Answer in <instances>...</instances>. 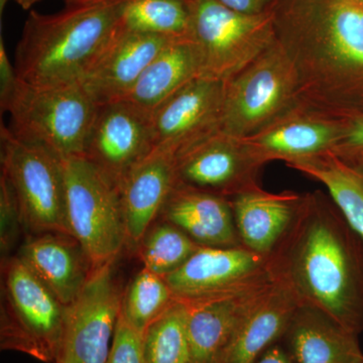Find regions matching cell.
<instances>
[{
	"mask_svg": "<svg viewBox=\"0 0 363 363\" xmlns=\"http://www.w3.org/2000/svg\"><path fill=\"white\" fill-rule=\"evenodd\" d=\"M272 278L298 307L363 331V238L328 193H305L295 218L269 255Z\"/></svg>",
	"mask_w": 363,
	"mask_h": 363,
	"instance_id": "1",
	"label": "cell"
},
{
	"mask_svg": "<svg viewBox=\"0 0 363 363\" xmlns=\"http://www.w3.org/2000/svg\"><path fill=\"white\" fill-rule=\"evenodd\" d=\"M277 42L302 104L350 121L363 114V6L355 0H274Z\"/></svg>",
	"mask_w": 363,
	"mask_h": 363,
	"instance_id": "2",
	"label": "cell"
},
{
	"mask_svg": "<svg viewBox=\"0 0 363 363\" xmlns=\"http://www.w3.org/2000/svg\"><path fill=\"white\" fill-rule=\"evenodd\" d=\"M119 30L111 0H83L52 14L30 11L16 47L18 79L39 87L81 85Z\"/></svg>",
	"mask_w": 363,
	"mask_h": 363,
	"instance_id": "3",
	"label": "cell"
},
{
	"mask_svg": "<svg viewBox=\"0 0 363 363\" xmlns=\"http://www.w3.org/2000/svg\"><path fill=\"white\" fill-rule=\"evenodd\" d=\"M64 305L21 262L2 259L0 347L44 363L58 362L65 328Z\"/></svg>",
	"mask_w": 363,
	"mask_h": 363,
	"instance_id": "4",
	"label": "cell"
},
{
	"mask_svg": "<svg viewBox=\"0 0 363 363\" xmlns=\"http://www.w3.org/2000/svg\"><path fill=\"white\" fill-rule=\"evenodd\" d=\"M98 107L81 85L39 87L21 81L6 111L9 128L60 159L83 157Z\"/></svg>",
	"mask_w": 363,
	"mask_h": 363,
	"instance_id": "5",
	"label": "cell"
},
{
	"mask_svg": "<svg viewBox=\"0 0 363 363\" xmlns=\"http://www.w3.org/2000/svg\"><path fill=\"white\" fill-rule=\"evenodd\" d=\"M1 175L11 184L23 228L32 234L71 235L62 160L45 145L23 140L1 123Z\"/></svg>",
	"mask_w": 363,
	"mask_h": 363,
	"instance_id": "6",
	"label": "cell"
},
{
	"mask_svg": "<svg viewBox=\"0 0 363 363\" xmlns=\"http://www.w3.org/2000/svg\"><path fill=\"white\" fill-rule=\"evenodd\" d=\"M61 160L69 231L95 269L116 260L128 245L118 190L86 157Z\"/></svg>",
	"mask_w": 363,
	"mask_h": 363,
	"instance_id": "7",
	"label": "cell"
},
{
	"mask_svg": "<svg viewBox=\"0 0 363 363\" xmlns=\"http://www.w3.org/2000/svg\"><path fill=\"white\" fill-rule=\"evenodd\" d=\"M191 40L201 76L228 81L277 42L274 14L238 13L216 0H190Z\"/></svg>",
	"mask_w": 363,
	"mask_h": 363,
	"instance_id": "8",
	"label": "cell"
},
{
	"mask_svg": "<svg viewBox=\"0 0 363 363\" xmlns=\"http://www.w3.org/2000/svg\"><path fill=\"white\" fill-rule=\"evenodd\" d=\"M300 102L295 69L278 42L226 81L221 130L247 138Z\"/></svg>",
	"mask_w": 363,
	"mask_h": 363,
	"instance_id": "9",
	"label": "cell"
},
{
	"mask_svg": "<svg viewBox=\"0 0 363 363\" xmlns=\"http://www.w3.org/2000/svg\"><path fill=\"white\" fill-rule=\"evenodd\" d=\"M164 279L184 304L242 295L274 283L269 257L243 245L202 247Z\"/></svg>",
	"mask_w": 363,
	"mask_h": 363,
	"instance_id": "10",
	"label": "cell"
},
{
	"mask_svg": "<svg viewBox=\"0 0 363 363\" xmlns=\"http://www.w3.org/2000/svg\"><path fill=\"white\" fill-rule=\"evenodd\" d=\"M114 262L95 269L80 295L67 306L57 363H106L123 298L114 277Z\"/></svg>",
	"mask_w": 363,
	"mask_h": 363,
	"instance_id": "11",
	"label": "cell"
},
{
	"mask_svg": "<svg viewBox=\"0 0 363 363\" xmlns=\"http://www.w3.org/2000/svg\"><path fill=\"white\" fill-rule=\"evenodd\" d=\"M177 180L188 186L233 199L260 187L266 166L245 138L218 130L175 157Z\"/></svg>",
	"mask_w": 363,
	"mask_h": 363,
	"instance_id": "12",
	"label": "cell"
},
{
	"mask_svg": "<svg viewBox=\"0 0 363 363\" xmlns=\"http://www.w3.org/2000/svg\"><path fill=\"white\" fill-rule=\"evenodd\" d=\"M154 150L150 116L117 100L98 107L83 157L118 189L124 177Z\"/></svg>",
	"mask_w": 363,
	"mask_h": 363,
	"instance_id": "13",
	"label": "cell"
},
{
	"mask_svg": "<svg viewBox=\"0 0 363 363\" xmlns=\"http://www.w3.org/2000/svg\"><path fill=\"white\" fill-rule=\"evenodd\" d=\"M226 81L199 76L152 112L155 150L176 157L221 130Z\"/></svg>",
	"mask_w": 363,
	"mask_h": 363,
	"instance_id": "14",
	"label": "cell"
},
{
	"mask_svg": "<svg viewBox=\"0 0 363 363\" xmlns=\"http://www.w3.org/2000/svg\"><path fill=\"white\" fill-rule=\"evenodd\" d=\"M348 121L298 102L266 128L245 138L264 164L297 161L333 152Z\"/></svg>",
	"mask_w": 363,
	"mask_h": 363,
	"instance_id": "15",
	"label": "cell"
},
{
	"mask_svg": "<svg viewBox=\"0 0 363 363\" xmlns=\"http://www.w3.org/2000/svg\"><path fill=\"white\" fill-rule=\"evenodd\" d=\"M172 40L121 28L81 86L98 105L123 99Z\"/></svg>",
	"mask_w": 363,
	"mask_h": 363,
	"instance_id": "16",
	"label": "cell"
},
{
	"mask_svg": "<svg viewBox=\"0 0 363 363\" xmlns=\"http://www.w3.org/2000/svg\"><path fill=\"white\" fill-rule=\"evenodd\" d=\"M175 157L154 150L119 184L128 245L138 247L175 189Z\"/></svg>",
	"mask_w": 363,
	"mask_h": 363,
	"instance_id": "17",
	"label": "cell"
},
{
	"mask_svg": "<svg viewBox=\"0 0 363 363\" xmlns=\"http://www.w3.org/2000/svg\"><path fill=\"white\" fill-rule=\"evenodd\" d=\"M16 255L65 306L77 298L94 271L84 250L69 234H33Z\"/></svg>",
	"mask_w": 363,
	"mask_h": 363,
	"instance_id": "18",
	"label": "cell"
},
{
	"mask_svg": "<svg viewBox=\"0 0 363 363\" xmlns=\"http://www.w3.org/2000/svg\"><path fill=\"white\" fill-rule=\"evenodd\" d=\"M274 284L242 295L185 304L190 348L189 363H216L241 322Z\"/></svg>",
	"mask_w": 363,
	"mask_h": 363,
	"instance_id": "19",
	"label": "cell"
},
{
	"mask_svg": "<svg viewBox=\"0 0 363 363\" xmlns=\"http://www.w3.org/2000/svg\"><path fill=\"white\" fill-rule=\"evenodd\" d=\"M159 219L178 227L202 247L242 245L230 200L222 196L178 183Z\"/></svg>",
	"mask_w": 363,
	"mask_h": 363,
	"instance_id": "20",
	"label": "cell"
},
{
	"mask_svg": "<svg viewBox=\"0 0 363 363\" xmlns=\"http://www.w3.org/2000/svg\"><path fill=\"white\" fill-rule=\"evenodd\" d=\"M302 196L293 191L271 193L259 187L230 199L241 245L269 257L292 224Z\"/></svg>",
	"mask_w": 363,
	"mask_h": 363,
	"instance_id": "21",
	"label": "cell"
},
{
	"mask_svg": "<svg viewBox=\"0 0 363 363\" xmlns=\"http://www.w3.org/2000/svg\"><path fill=\"white\" fill-rule=\"evenodd\" d=\"M283 339L295 363H363L358 335L311 308H298Z\"/></svg>",
	"mask_w": 363,
	"mask_h": 363,
	"instance_id": "22",
	"label": "cell"
},
{
	"mask_svg": "<svg viewBox=\"0 0 363 363\" xmlns=\"http://www.w3.org/2000/svg\"><path fill=\"white\" fill-rule=\"evenodd\" d=\"M298 306L293 294L274 281L269 293L245 318L216 363H255L283 339Z\"/></svg>",
	"mask_w": 363,
	"mask_h": 363,
	"instance_id": "23",
	"label": "cell"
},
{
	"mask_svg": "<svg viewBox=\"0 0 363 363\" xmlns=\"http://www.w3.org/2000/svg\"><path fill=\"white\" fill-rule=\"evenodd\" d=\"M199 76L201 61L194 42L191 39L172 40L121 100L152 116L160 105Z\"/></svg>",
	"mask_w": 363,
	"mask_h": 363,
	"instance_id": "24",
	"label": "cell"
},
{
	"mask_svg": "<svg viewBox=\"0 0 363 363\" xmlns=\"http://www.w3.org/2000/svg\"><path fill=\"white\" fill-rule=\"evenodd\" d=\"M286 164L321 183L350 225L363 238L362 161L344 159L334 152H328Z\"/></svg>",
	"mask_w": 363,
	"mask_h": 363,
	"instance_id": "25",
	"label": "cell"
},
{
	"mask_svg": "<svg viewBox=\"0 0 363 363\" xmlns=\"http://www.w3.org/2000/svg\"><path fill=\"white\" fill-rule=\"evenodd\" d=\"M121 28L161 35L171 40L191 39L190 0H111Z\"/></svg>",
	"mask_w": 363,
	"mask_h": 363,
	"instance_id": "26",
	"label": "cell"
},
{
	"mask_svg": "<svg viewBox=\"0 0 363 363\" xmlns=\"http://www.w3.org/2000/svg\"><path fill=\"white\" fill-rule=\"evenodd\" d=\"M176 301L166 279L143 267L123 291L121 317L143 334Z\"/></svg>",
	"mask_w": 363,
	"mask_h": 363,
	"instance_id": "27",
	"label": "cell"
},
{
	"mask_svg": "<svg viewBox=\"0 0 363 363\" xmlns=\"http://www.w3.org/2000/svg\"><path fill=\"white\" fill-rule=\"evenodd\" d=\"M202 245L169 222H155L138 245L143 267L166 278L180 269Z\"/></svg>",
	"mask_w": 363,
	"mask_h": 363,
	"instance_id": "28",
	"label": "cell"
},
{
	"mask_svg": "<svg viewBox=\"0 0 363 363\" xmlns=\"http://www.w3.org/2000/svg\"><path fill=\"white\" fill-rule=\"evenodd\" d=\"M145 363H189L187 308L176 301L143 334Z\"/></svg>",
	"mask_w": 363,
	"mask_h": 363,
	"instance_id": "29",
	"label": "cell"
},
{
	"mask_svg": "<svg viewBox=\"0 0 363 363\" xmlns=\"http://www.w3.org/2000/svg\"><path fill=\"white\" fill-rule=\"evenodd\" d=\"M23 228L20 208L9 180L0 178V250L2 259L9 257Z\"/></svg>",
	"mask_w": 363,
	"mask_h": 363,
	"instance_id": "30",
	"label": "cell"
},
{
	"mask_svg": "<svg viewBox=\"0 0 363 363\" xmlns=\"http://www.w3.org/2000/svg\"><path fill=\"white\" fill-rule=\"evenodd\" d=\"M106 363H145L143 336L119 317Z\"/></svg>",
	"mask_w": 363,
	"mask_h": 363,
	"instance_id": "31",
	"label": "cell"
},
{
	"mask_svg": "<svg viewBox=\"0 0 363 363\" xmlns=\"http://www.w3.org/2000/svg\"><path fill=\"white\" fill-rule=\"evenodd\" d=\"M333 152L344 159L362 161L363 114L348 121L342 140Z\"/></svg>",
	"mask_w": 363,
	"mask_h": 363,
	"instance_id": "32",
	"label": "cell"
},
{
	"mask_svg": "<svg viewBox=\"0 0 363 363\" xmlns=\"http://www.w3.org/2000/svg\"><path fill=\"white\" fill-rule=\"evenodd\" d=\"M16 66L9 58L4 40H0V107L6 112L20 86Z\"/></svg>",
	"mask_w": 363,
	"mask_h": 363,
	"instance_id": "33",
	"label": "cell"
},
{
	"mask_svg": "<svg viewBox=\"0 0 363 363\" xmlns=\"http://www.w3.org/2000/svg\"><path fill=\"white\" fill-rule=\"evenodd\" d=\"M216 1L238 13L259 14L271 11L274 0H216Z\"/></svg>",
	"mask_w": 363,
	"mask_h": 363,
	"instance_id": "34",
	"label": "cell"
},
{
	"mask_svg": "<svg viewBox=\"0 0 363 363\" xmlns=\"http://www.w3.org/2000/svg\"><path fill=\"white\" fill-rule=\"evenodd\" d=\"M255 363H295L284 346L274 343Z\"/></svg>",
	"mask_w": 363,
	"mask_h": 363,
	"instance_id": "35",
	"label": "cell"
},
{
	"mask_svg": "<svg viewBox=\"0 0 363 363\" xmlns=\"http://www.w3.org/2000/svg\"><path fill=\"white\" fill-rule=\"evenodd\" d=\"M9 1V0H0V11H1V13L4 11V9L6 7V4ZM13 1L16 2L21 9L28 11V9H30V7L35 6V4H38L40 0H13Z\"/></svg>",
	"mask_w": 363,
	"mask_h": 363,
	"instance_id": "36",
	"label": "cell"
},
{
	"mask_svg": "<svg viewBox=\"0 0 363 363\" xmlns=\"http://www.w3.org/2000/svg\"><path fill=\"white\" fill-rule=\"evenodd\" d=\"M83 1V0H65L67 6H70V4H78V2Z\"/></svg>",
	"mask_w": 363,
	"mask_h": 363,
	"instance_id": "37",
	"label": "cell"
},
{
	"mask_svg": "<svg viewBox=\"0 0 363 363\" xmlns=\"http://www.w3.org/2000/svg\"><path fill=\"white\" fill-rule=\"evenodd\" d=\"M362 162H363V157H362Z\"/></svg>",
	"mask_w": 363,
	"mask_h": 363,
	"instance_id": "38",
	"label": "cell"
}]
</instances>
